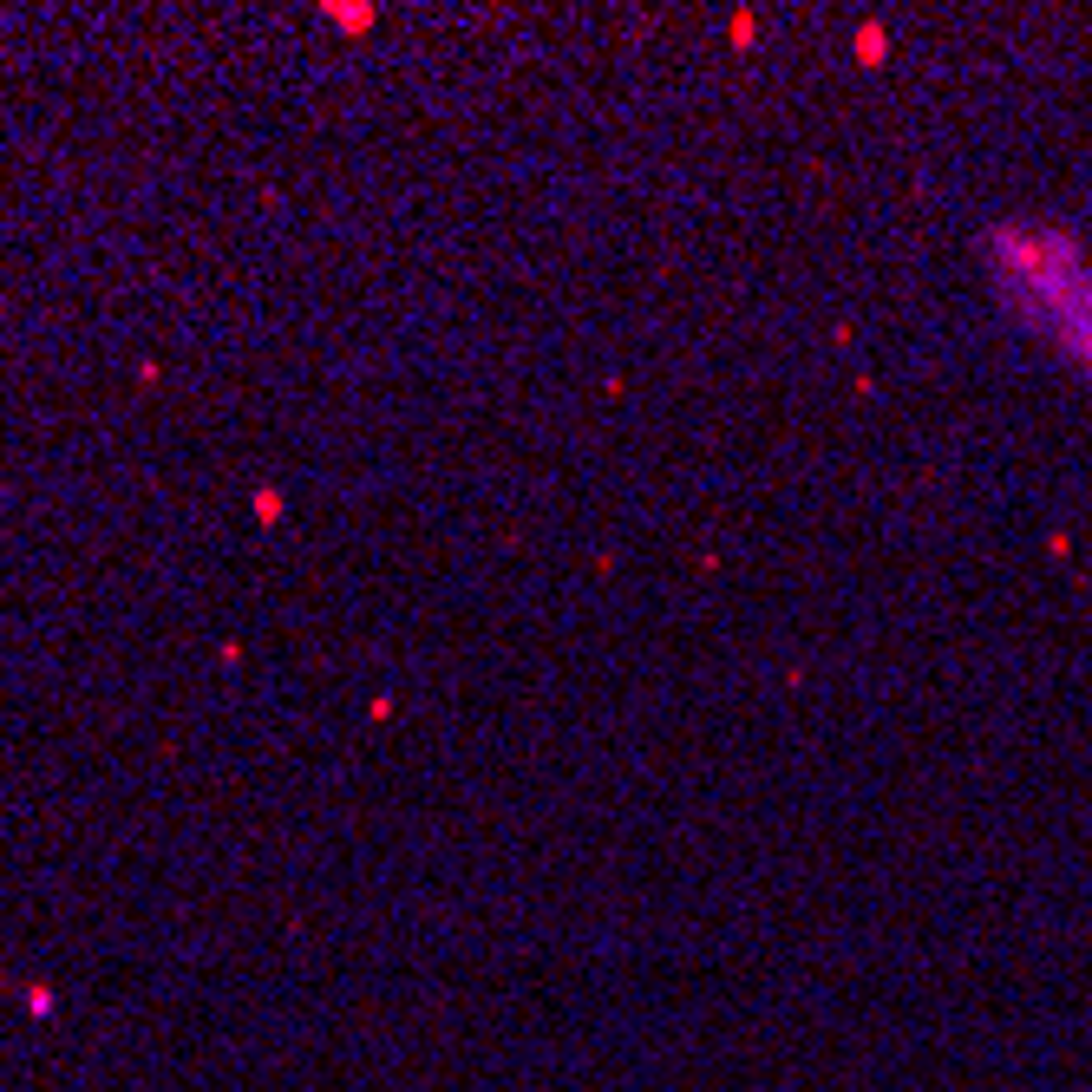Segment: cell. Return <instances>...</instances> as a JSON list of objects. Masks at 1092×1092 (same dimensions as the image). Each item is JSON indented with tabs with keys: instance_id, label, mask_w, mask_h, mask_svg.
Returning a JSON list of instances; mask_svg holds the SVG:
<instances>
[{
	"instance_id": "obj_1",
	"label": "cell",
	"mask_w": 1092,
	"mask_h": 1092,
	"mask_svg": "<svg viewBox=\"0 0 1092 1092\" xmlns=\"http://www.w3.org/2000/svg\"><path fill=\"white\" fill-rule=\"evenodd\" d=\"M995 255H1001L1007 289L1027 301V314H1034V321H1047V328H1054V341L1092 373V275L1079 269V255L1060 249L1047 229L1001 236V242H995Z\"/></svg>"
}]
</instances>
